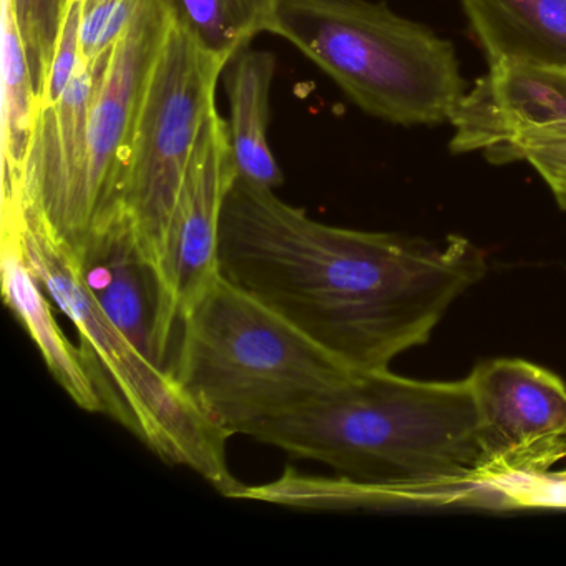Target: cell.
Listing matches in <instances>:
<instances>
[{"mask_svg":"<svg viewBox=\"0 0 566 566\" xmlns=\"http://www.w3.org/2000/svg\"><path fill=\"white\" fill-rule=\"evenodd\" d=\"M95 72L82 62L55 104L41 105L18 205L52 240L78 253L95 230L88 155V112Z\"/></svg>","mask_w":566,"mask_h":566,"instance_id":"ba28073f","label":"cell"},{"mask_svg":"<svg viewBox=\"0 0 566 566\" xmlns=\"http://www.w3.org/2000/svg\"><path fill=\"white\" fill-rule=\"evenodd\" d=\"M2 74V208L18 205L25 160L34 137L41 101L35 94L24 44L8 0L0 22Z\"/></svg>","mask_w":566,"mask_h":566,"instance_id":"2e32d148","label":"cell"},{"mask_svg":"<svg viewBox=\"0 0 566 566\" xmlns=\"http://www.w3.org/2000/svg\"><path fill=\"white\" fill-rule=\"evenodd\" d=\"M489 65L535 62L566 69V0H462Z\"/></svg>","mask_w":566,"mask_h":566,"instance_id":"5bb4252c","label":"cell"},{"mask_svg":"<svg viewBox=\"0 0 566 566\" xmlns=\"http://www.w3.org/2000/svg\"><path fill=\"white\" fill-rule=\"evenodd\" d=\"M237 178L228 122L213 108L185 174L161 268L168 316L177 329L188 306L221 274V218Z\"/></svg>","mask_w":566,"mask_h":566,"instance_id":"30bf717a","label":"cell"},{"mask_svg":"<svg viewBox=\"0 0 566 566\" xmlns=\"http://www.w3.org/2000/svg\"><path fill=\"white\" fill-rule=\"evenodd\" d=\"M250 439L369 483L376 509L486 506L469 377L422 380L354 370L311 402L261 422Z\"/></svg>","mask_w":566,"mask_h":566,"instance_id":"7a4b0ae2","label":"cell"},{"mask_svg":"<svg viewBox=\"0 0 566 566\" xmlns=\"http://www.w3.org/2000/svg\"><path fill=\"white\" fill-rule=\"evenodd\" d=\"M489 496L490 509H566V469L499 483Z\"/></svg>","mask_w":566,"mask_h":566,"instance_id":"44dd1931","label":"cell"},{"mask_svg":"<svg viewBox=\"0 0 566 566\" xmlns=\"http://www.w3.org/2000/svg\"><path fill=\"white\" fill-rule=\"evenodd\" d=\"M453 154L496 150L525 132L566 125V69L500 61L463 95L450 118Z\"/></svg>","mask_w":566,"mask_h":566,"instance_id":"7c38bea8","label":"cell"},{"mask_svg":"<svg viewBox=\"0 0 566 566\" xmlns=\"http://www.w3.org/2000/svg\"><path fill=\"white\" fill-rule=\"evenodd\" d=\"M142 0H81V44L85 64L112 51L134 21Z\"/></svg>","mask_w":566,"mask_h":566,"instance_id":"ffe728a7","label":"cell"},{"mask_svg":"<svg viewBox=\"0 0 566 566\" xmlns=\"http://www.w3.org/2000/svg\"><path fill=\"white\" fill-rule=\"evenodd\" d=\"M171 24L205 51L230 61L261 32H270L280 0H158Z\"/></svg>","mask_w":566,"mask_h":566,"instance_id":"e0dca14e","label":"cell"},{"mask_svg":"<svg viewBox=\"0 0 566 566\" xmlns=\"http://www.w3.org/2000/svg\"><path fill=\"white\" fill-rule=\"evenodd\" d=\"M224 67L170 22L142 102L124 191V211L160 281L178 195L201 128L217 108Z\"/></svg>","mask_w":566,"mask_h":566,"instance_id":"8992f818","label":"cell"},{"mask_svg":"<svg viewBox=\"0 0 566 566\" xmlns=\"http://www.w3.org/2000/svg\"><path fill=\"white\" fill-rule=\"evenodd\" d=\"M485 157L492 164L526 161L532 165L558 207L566 211V125L525 132Z\"/></svg>","mask_w":566,"mask_h":566,"instance_id":"d6986e66","label":"cell"},{"mask_svg":"<svg viewBox=\"0 0 566 566\" xmlns=\"http://www.w3.org/2000/svg\"><path fill=\"white\" fill-rule=\"evenodd\" d=\"M2 296L12 316L38 347L51 376L81 409L105 413L107 403L84 347L69 340L52 310V300L25 258L18 231L2 224L0 237Z\"/></svg>","mask_w":566,"mask_h":566,"instance_id":"4fadbf2b","label":"cell"},{"mask_svg":"<svg viewBox=\"0 0 566 566\" xmlns=\"http://www.w3.org/2000/svg\"><path fill=\"white\" fill-rule=\"evenodd\" d=\"M178 331L170 374L227 437H247L354 373L223 274L188 306Z\"/></svg>","mask_w":566,"mask_h":566,"instance_id":"3957f363","label":"cell"},{"mask_svg":"<svg viewBox=\"0 0 566 566\" xmlns=\"http://www.w3.org/2000/svg\"><path fill=\"white\" fill-rule=\"evenodd\" d=\"M72 258L108 319L155 366L170 370L168 350L177 327L168 316L160 276L145 258L127 213L98 227Z\"/></svg>","mask_w":566,"mask_h":566,"instance_id":"8fae6325","label":"cell"},{"mask_svg":"<svg viewBox=\"0 0 566 566\" xmlns=\"http://www.w3.org/2000/svg\"><path fill=\"white\" fill-rule=\"evenodd\" d=\"M467 377L480 443L475 482L490 509L493 485L542 475L566 459V384L512 357L483 360Z\"/></svg>","mask_w":566,"mask_h":566,"instance_id":"52a82bcc","label":"cell"},{"mask_svg":"<svg viewBox=\"0 0 566 566\" xmlns=\"http://www.w3.org/2000/svg\"><path fill=\"white\" fill-rule=\"evenodd\" d=\"M224 72L230 101L228 134L237 180L250 187L276 190L283 184V174L268 140L276 59L271 52L247 48L228 61Z\"/></svg>","mask_w":566,"mask_h":566,"instance_id":"9a60e30c","label":"cell"},{"mask_svg":"<svg viewBox=\"0 0 566 566\" xmlns=\"http://www.w3.org/2000/svg\"><path fill=\"white\" fill-rule=\"evenodd\" d=\"M82 62L81 0H71L41 105L55 104L62 97Z\"/></svg>","mask_w":566,"mask_h":566,"instance_id":"7402d4cb","label":"cell"},{"mask_svg":"<svg viewBox=\"0 0 566 566\" xmlns=\"http://www.w3.org/2000/svg\"><path fill=\"white\" fill-rule=\"evenodd\" d=\"M18 24L35 94L42 101L71 0H8Z\"/></svg>","mask_w":566,"mask_h":566,"instance_id":"ac0fdd59","label":"cell"},{"mask_svg":"<svg viewBox=\"0 0 566 566\" xmlns=\"http://www.w3.org/2000/svg\"><path fill=\"white\" fill-rule=\"evenodd\" d=\"M168 25L158 0H142L115 48L91 64L95 84L88 112V155L95 230L124 211L138 114Z\"/></svg>","mask_w":566,"mask_h":566,"instance_id":"9c48e42d","label":"cell"},{"mask_svg":"<svg viewBox=\"0 0 566 566\" xmlns=\"http://www.w3.org/2000/svg\"><path fill=\"white\" fill-rule=\"evenodd\" d=\"M45 293L74 324L107 403V416L127 427L165 462L187 467L218 492L237 499L241 483L227 460L230 437L208 422L175 382L108 319L88 293L74 258L24 211H6Z\"/></svg>","mask_w":566,"mask_h":566,"instance_id":"5b68a950","label":"cell"},{"mask_svg":"<svg viewBox=\"0 0 566 566\" xmlns=\"http://www.w3.org/2000/svg\"><path fill=\"white\" fill-rule=\"evenodd\" d=\"M220 270L350 369L382 370L429 343L489 261L460 234L334 227L237 180L221 218Z\"/></svg>","mask_w":566,"mask_h":566,"instance_id":"6da1fadb","label":"cell"},{"mask_svg":"<svg viewBox=\"0 0 566 566\" xmlns=\"http://www.w3.org/2000/svg\"><path fill=\"white\" fill-rule=\"evenodd\" d=\"M271 34L306 55L366 114L440 125L465 95L455 49L370 0H280Z\"/></svg>","mask_w":566,"mask_h":566,"instance_id":"277c9868","label":"cell"}]
</instances>
